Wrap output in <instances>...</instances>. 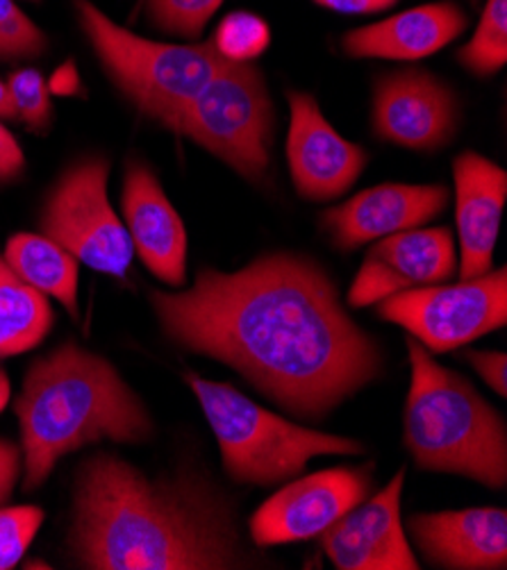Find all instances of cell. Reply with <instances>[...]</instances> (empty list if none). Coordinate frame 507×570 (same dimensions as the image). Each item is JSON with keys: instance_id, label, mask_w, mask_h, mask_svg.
<instances>
[{"instance_id": "1", "label": "cell", "mask_w": 507, "mask_h": 570, "mask_svg": "<svg viewBox=\"0 0 507 570\" xmlns=\"http://www.w3.org/2000/svg\"><path fill=\"white\" fill-rule=\"evenodd\" d=\"M148 301L176 346L228 364L303 421H323L384 371L378 341L308 255L266 253L233 273L201 268L189 289Z\"/></svg>"}, {"instance_id": "2", "label": "cell", "mask_w": 507, "mask_h": 570, "mask_svg": "<svg viewBox=\"0 0 507 570\" xmlns=\"http://www.w3.org/2000/svg\"><path fill=\"white\" fill-rule=\"evenodd\" d=\"M67 548L91 570L260 568L212 482L189 471L150 478L115 452L78 466Z\"/></svg>"}, {"instance_id": "3", "label": "cell", "mask_w": 507, "mask_h": 570, "mask_svg": "<svg viewBox=\"0 0 507 570\" xmlns=\"http://www.w3.org/2000/svg\"><path fill=\"white\" fill-rule=\"evenodd\" d=\"M14 414L28 493L76 450L100 441L139 445L155 436L146 403L117 366L74 341L28 368Z\"/></svg>"}, {"instance_id": "4", "label": "cell", "mask_w": 507, "mask_h": 570, "mask_svg": "<svg viewBox=\"0 0 507 570\" xmlns=\"http://www.w3.org/2000/svg\"><path fill=\"white\" fill-rule=\"evenodd\" d=\"M408 353L412 384L403 414V443L415 466L503 489L507 482V430L498 410L465 375L437 364L412 336Z\"/></svg>"}, {"instance_id": "5", "label": "cell", "mask_w": 507, "mask_h": 570, "mask_svg": "<svg viewBox=\"0 0 507 570\" xmlns=\"http://www.w3.org/2000/svg\"><path fill=\"white\" fill-rule=\"evenodd\" d=\"M187 384L216 436L223 469L240 484L275 487L299 478L314 458H358L367 445L351 436L325 434L285 421L228 382L187 373Z\"/></svg>"}, {"instance_id": "6", "label": "cell", "mask_w": 507, "mask_h": 570, "mask_svg": "<svg viewBox=\"0 0 507 570\" xmlns=\"http://www.w3.org/2000/svg\"><path fill=\"white\" fill-rule=\"evenodd\" d=\"M74 14L107 80L142 117L162 128H168L223 65L209 39L194 43L146 39L111 21L91 0H74Z\"/></svg>"}, {"instance_id": "7", "label": "cell", "mask_w": 507, "mask_h": 570, "mask_svg": "<svg viewBox=\"0 0 507 570\" xmlns=\"http://www.w3.org/2000/svg\"><path fill=\"white\" fill-rule=\"evenodd\" d=\"M275 124L262 69L255 62L223 60L166 130L194 141L251 185H262L271 170Z\"/></svg>"}, {"instance_id": "8", "label": "cell", "mask_w": 507, "mask_h": 570, "mask_svg": "<svg viewBox=\"0 0 507 570\" xmlns=\"http://www.w3.org/2000/svg\"><path fill=\"white\" fill-rule=\"evenodd\" d=\"M109 161L80 157L55 180L39 212V233L91 271L124 277L135 259L121 216L107 196Z\"/></svg>"}, {"instance_id": "9", "label": "cell", "mask_w": 507, "mask_h": 570, "mask_svg": "<svg viewBox=\"0 0 507 570\" xmlns=\"http://www.w3.org/2000/svg\"><path fill=\"white\" fill-rule=\"evenodd\" d=\"M378 305V318L397 323L432 353H450L507 323V268L393 294Z\"/></svg>"}, {"instance_id": "10", "label": "cell", "mask_w": 507, "mask_h": 570, "mask_svg": "<svg viewBox=\"0 0 507 570\" xmlns=\"http://www.w3.org/2000/svg\"><path fill=\"white\" fill-rule=\"evenodd\" d=\"M458 91L426 69L384 71L373 80L371 130L380 141L417 153L443 150L460 132Z\"/></svg>"}, {"instance_id": "11", "label": "cell", "mask_w": 507, "mask_h": 570, "mask_svg": "<svg viewBox=\"0 0 507 570\" xmlns=\"http://www.w3.org/2000/svg\"><path fill=\"white\" fill-rule=\"evenodd\" d=\"M373 464L340 466L290 480L251 517L248 530L257 548L314 539L369 498Z\"/></svg>"}, {"instance_id": "12", "label": "cell", "mask_w": 507, "mask_h": 570, "mask_svg": "<svg viewBox=\"0 0 507 570\" xmlns=\"http://www.w3.org/2000/svg\"><path fill=\"white\" fill-rule=\"evenodd\" d=\"M287 102L285 155L299 196L310 203L342 198L364 174L369 153L332 128L312 94L287 91Z\"/></svg>"}, {"instance_id": "13", "label": "cell", "mask_w": 507, "mask_h": 570, "mask_svg": "<svg viewBox=\"0 0 507 570\" xmlns=\"http://www.w3.org/2000/svg\"><path fill=\"white\" fill-rule=\"evenodd\" d=\"M458 271V250L448 227H415L378 239L367 250L349 289L353 309L376 305L393 294L443 284Z\"/></svg>"}, {"instance_id": "14", "label": "cell", "mask_w": 507, "mask_h": 570, "mask_svg": "<svg viewBox=\"0 0 507 570\" xmlns=\"http://www.w3.org/2000/svg\"><path fill=\"white\" fill-rule=\"evenodd\" d=\"M406 469L373 498L362 500L319 534L325 557L340 570H419L401 519Z\"/></svg>"}, {"instance_id": "15", "label": "cell", "mask_w": 507, "mask_h": 570, "mask_svg": "<svg viewBox=\"0 0 507 570\" xmlns=\"http://www.w3.org/2000/svg\"><path fill=\"white\" fill-rule=\"evenodd\" d=\"M446 185L382 183L360 191L321 214V227L332 246L358 250L378 239L423 227L448 207Z\"/></svg>"}, {"instance_id": "16", "label": "cell", "mask_w": 507, "mask_h": 570, "mask_svg": "<svg viewBox=\"0 0 507 570\" xmlns=\"http://www.w3.org/2000/svg\"><path fill=\"white\" fill-rule=\"evenodd\" d=\"M121 214L135 257L144 268L168 287H183L187 279V227L146 161L133 159L126 166Z\"/></svg>"}, {"instance_id": "17", "label": "cell", "mask_w": 507, "mask_h": 570, "mask_svg": "<svg viewBox=\"0 0 507 570\" xmlns=\"http://www.w3.org/2000/svg\"><path fill=\"white\" fill-rule=\"evenodd\" d=\"M406 532L423 559L437 568H507V511L500 507L417 514L408 519Z\"/></svg>"}, {"instance_id": "18", "label": "cell", "mask_w": 507, "mask_h": 570, "mask_svg": "<svg viewBox=\"0 0 507 570\" xmlns=\"http://www.w3.org/2000/svg\"><path fill=\"white\" fill-rule=\"evenodd\" d=\"M469 28V14L458 0H432L384 21L342 35V52L351 60L419 62L454 43Z\"/></svg>"}, {"instance_id": "19", "label": "cell", "mask_w": 507, "mask_h": 570, "mask_svg": "<svg viewBox=\"0 0 507 570\" xmlns=\"http://www.w3.org/2000/svg\"><path fill=\"white\" fill-rule=\"evenodd\" d=\"M456 220L460 239V279L491 271L503 207L507 198L505 168L478 153H462L454 161Z\"/></svg>"}, {"instance_id": "20", "label": "cell", "mask_w": 507, "mask_h": 570, "mask_svg": "<svg viewBox=\"0 0 507 570\" xmlns=\"http://www.w3.org/2000/svg\"><path fill=\"white\" fill-rule=\"evenodd\" d=\"M6 264L32 289L58 301L74 318L78 316L80 262L41 233H17L3 250Z\"/></svg>"}, {"instance_id": "21", "label": "cell", "mask_w": 507, "mask_h": 570, "mask_svg": "<svg viewBox=\"0 0 507 570\" xmlns=\"http://www.w3.org/2000/svg\"><path fill=\"white\" fill-rule=\"evenodd\" d=\"M55 323L48 296L26 284L0 255V357L37 348Z\"/></svg>"}, {"instance_id": "22", "label": "cell", "mask_w": 507, "mask_h": 570, "mask_svg": "<svg viewBox=\"0 0 507 570\" xmlns=\"http://www.w3.org/2000/svg\"><path fill=\"white\" fill-rule=\"evenodd\" d=\"M458 62L476 78L496 76L507 62V0H485L474 37L458 50Z\"/></svg>"}, {"instance_id": "23", "label": "cell", "mask_w": 507, "mask_h": 570, "mask_svg": "<svg viewBox=\"0 0 507 570\" xmlns=\"http://www.w3.org/2000/svg\"><path fill=\"white\" fill-rule=\"evenodd\" d=\"M223 0H142L148 23L181 39H198Z\"/></svg>"}, {"instance_id": "24", "label": "cell", "mask_w": 507, "mask_h": 570, "mask_svg": "<svg viewBox=\"0 0 507 570\" xmlns=\"http://www.w3.org/2000/svg\"><path fill=\"white\" fill-rule=\"evenodd\" d=\"M214 50L231 62H253L271 41L269 26L248 12L225 17L209 37Z\"/></svg>"}, {"instance_id": "25", "label": "cell", "mask_w": 507, "mask_h": 570, "mask_svg": "<svg viewBox=\"0 0 507 570\" xmlns=\"http://www.w3.org/2000/svg\"><path fill=\"white\" fill-rule=\"evenodd\" d=\"M46 50V32L17 6V0H0V62L35 60Z\"/></svg>"}, {"instance_id": "26", "label": "cell", "mask_w": 507, "mask_h": 570, "mask_svg": "<svg viewBox=\"0 0 507 570\" xmlns=\"http://www.w3.org/2000/svg\"><path fill=\"white\" fill-rule=\"evenodd\" d=\"M17 121H23L32 132H46L50 128L52 107H50V89L41 71L37 69H19L6 80Z\"/></svg>"}, {"instance_id": "27", "label": "cell", "mask_w": 507, "mask_h": 570, "mask_svg": "<svg viewBox=\"0 0 507 570\" xmlns=\"http://www.w3.org/2000/svg\"><path fill=\"white\" fill-rule=\"evenodd\" d=\"M41 525V507H0V570H10L23 559Z\"/></svg>"}, {"instance_id": "28", "label": "cell", "mask_w": 507, "mask_h": 570, "mask_svg": "<svg viewBox=\"0 0 507 570\" xmlns=\"http://www.w3.org/2000/svg\"><path fill=\"white\" fill-rule=\"evenodd\" d=\"M21 475H23L21 445L6 436H0V507L10 502Z\"/></svg>"}, {"instance_id": "29", "label": "cell", "mask_w": 507, "mask_h": 570, "mask_svg": "<svg viewBox=\"0 0 507 570\" xmlns=\"http://www.w3.org/2000/svg\"><path fill=\"white\" fill-rule=\"evenodd\" d=\"M26 170V153L17 137L0 121V185L17 183Z\"/></svg>"}, {"instance_id": "30", "label": "cell", "mask_w": 507, "mask_h": 570, "mask_svg": "<svg viewBox=\"0 0 507 570\" xmlns=\"http://www.w3.org/2000/svg\"><path fill=\"white\" fill-rule=\"evenodd\" d=\"M467 360L480 373V377L498 393H507V357L494 351H469Z\"/></svg>"}, {"instance_id": "31", "label": "cell", "mask_w": 507, "mask_h": 570, "mask_svg": "<svg viewBox=\"0 0 507 570\" xmlns=\"http://www.w3.org/2000/svg\"><path fill=\"white\" fill-rule=\"evenodd\" d=\"M314 3L340 14H378L397 6L399 0H314Z\"/></svg>"}, {"instance_id": "32", "label": "cell", "mask_w": 507, "mask_h": 570, "mask_svg": "<svg viewBox=\"0 0 507 570\" xmlns=\"http://www.w3.org/2000/svg\"><path fill=\"white\" fill-rule=\"evenodd\" d=\"M0 121H17V111L8 91V85L0 80Z\"/></svg>"}, {"instance_id": "33", "label": "cell", "mask_w": 507, "mask_h": 570, "mask_svg": "<svg viewBox=\"0 0 507 570\" xmlns=\"http://www.w3.org/2000/svg\"><path fill=\"white\" fill-rule=\"evenodd\" d=\"M8 403H10V380L3 371H0V412L6 410Z\"/></svg>"}, {"instance_id": "34", "label": "cell", "mask_w": 507, "mask_h": 570, "mask_svg": "<svg viewBox=\"0 0 507 570\" xmlns=\"http://www.w3.org/2000/svg\"><path fill=\"white\" fill-rule=\"evenodd\" d=\"M469 3H471V6H480V3H482V0H469Z\"/></svg>"}, {"instance_id": "35", "label": "cell", "mask_w": 507, "mask_h": 570, "mask_svg": "<svg viewBox=\"0 0 507 570\" xmlns=\"http://www.w3.org/2000/svg\"><path fill=\"white\" fill-rule=\"evenodd\" d=\"M32 3H37V0H32Z\"/></svg>"}]
</instances>
